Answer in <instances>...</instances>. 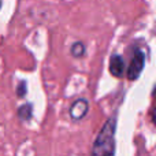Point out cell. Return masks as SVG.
Instances as JSON below:
<instances>
[{
  "label": "cell",
  "mask_w": 156,
  "mask_h": 156,
  "mask_svg": "<svg viewBox=\"0 0 156 156\" xmlns=\"http://www.w3.org/2000/svg\"><path fill=\"white\" fill-rule=\"evenodd\" d=\"M115 130L116 118L111 116L100 129L92 147L90 156H115Z\"/></svg>",
  "instance_id": "1"
},
{
  "label": "cell",
  "mask_w": 156,
  "mask_h": 156,
  "mask_svg": "<svg viewBox=\"0 0 156 156\" xmlns=\"http://www.w3.org/2000/svg\"><path fill=\"white\" fill-rule=\"evenodd\" d=\"M144 67H145V54L141 49H136L133 52V58L130 60V65L127 67L126 77L129 81H134L140 77V74L143 73Z\"/></svg>",
  "instance_id": "2"
},
{
  "label": "cell",
  "mask_w": 156,
  "mask_h": 156,
  "mask_svg": "<svg viewBox=\"0 0 156 156\" xmlns=\"http://www.w3.org/2000/svg\"><path fill=\"white\" fill-rule=\"evenodd\" d=\"M89 112V101L83 97H80L76 101L71 104L69 114H70V118L73 121H81L82 118H85L86 114Z\"/></svg>",
  "instance_id": "3"
},
{
  "label": "cell",
  "mask_w": 156,
  "mask_h": 156,
  "mask_svg": "<svg viewBox=\"0 0 156 156\" xmlns=\"http://www.w3.org/2000/svg\"><path fill=\"white\" fill-rule=\"evenodd\" d=\"M108 70H110L111 76L116 78H122L125 74V60L122 55L114 54L110 58V65H108Z\"/></svg>",
  "instance_id": "4"
},
{
  "label": "cell",
  "mask_w": 156,
  "mask_h": 156,
  "mask_svg": "<svg viewBox=\"0 0 156 156\" xmlns=\"http://www.w3.org/2000/svg\"><path fill=\"white\" fill-rule=\"evenodd\" d=\"M18 116L21 121H30L33 116V104L32 103H26V104L21 105L18 108Z\"/></svg>",
  "instance_id": "5"
},
{
  "label": "cell",
  "mask_w": 156,
  "mask_h": 156,
  "mask_svg": "<svg viewBox=\"0 0 156 156\" xmlns=\"http://www.w3.org/2000/svg\"><path fill=\"white\" fill-rule=\"evenodd\" d=\"M70 54H71V56L76 58V59L83 58L85 56V44H83L82 41H76V43H73V45H71V48H70Z\"/></svg>",
  "instance_id": "6"
},
{
  "label": "cell",
  "mask_w": 156,
  "mask_h": 156,
  "mask_svg": "<svg viewBox=\"0 0 156 156\" xmlns=\"http://www.w3.org/2000/svg\"><path fill=\"white\" fill-rule=\"evenodd\" d=\"M26 93H27V83L26 81H21L19 85L16 86V96L22 99V97L26 96Z\"/></svg>",
  "instance_id": "7"
},
{
  "label": "cell",
  "mask_w": 156,
  "mask_h": 156,
  "mask_svg": "<svg viewBox=\"0 0 156 156\" xmlns=\"http://www.w3.org/2000/svg\"><path fill=\"white\" fill-rule=\"evenodd\" d=\"M152 100H154V105H152V110H151V118H152V122L156 125V85L154 88V92H152Z\"/></svg>",
  "instance_id": "8"
},
{
  "label": "cell",
  "mask_w": 156,
  "mask_h": 156,
  "mask_svg": "<svg viewBox=\"0 0 156 156\" xmlns=\"http://www.w3.org/2000/svg\"><path fill=\"white\" fill-rule=\"evenodd\" d=\"M0 8H2V0H0Z\"/></svg>",
  "instance_id": "9"
}]
</instances>
